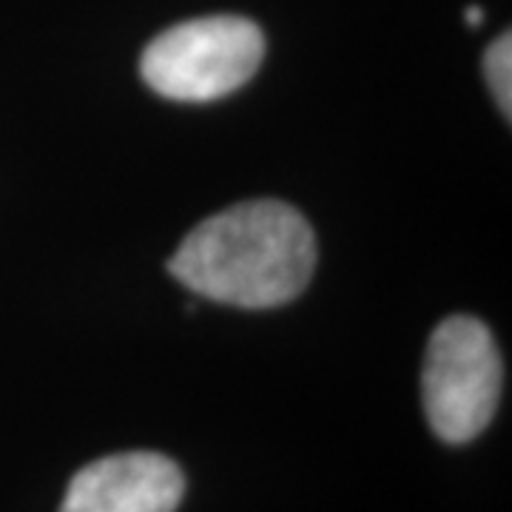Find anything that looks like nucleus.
<instances>
[{
    "mask_svg": "<svg viewBox=\"0 0 512 512\" xmlns=\"http://www.w3.org/2000/svg\"><path fill=\"white\" fill-rule=\"evenodd\" d=\"M313 268V228L296 208L276 200L239 202L208 217L168 262L188 291L248 311L293 302L308 288Z\"/></svg>",
    "mask_w": 512,
    "mask_h": 512,
    "instance_id": "nucleus-1",
    "label": "nucleus"
},
{
    "mask_svg": "<svg viewBox=\"0 0 512 512\" xmlns=\"http://www.w3.org/2000/svg\"><path fill=\"white\" fill-rule=\"evenodd\" d=\"M265 57L262 29L245 18L214 15L177 23L143 52L140 74L151 92L177 103H211L242 89Z\"/></svg>",
    "mask_w": 512,
    "mask_h": 512,
    "instance_id": "nucleus-2",
    "label": "nucleus"
},
{
    "mask_svg": "<svg viewBox=\"0 0 512 512\" xmlns=\"http://www.w3.org/2000/svg\"><path fill=\"white\" fill-rule=\"evenodd\" d=\"M504 387V362L493 333L473 316H450L430 336L421 402L444 444L478 439L493 421Z\"/></svg>",
    "mask_w": 512,
    "mask_h": 512,
    "instance_id": "nucleus-3",
    "label": "nucleus"
},
{
    "mask_svg": "<svg viewBox=\"0 0 512 512\" xmlns=\"http://www.w3.org/2000/svg\"><path fill=\"white\" fill-rule=\"evenodd\" d=\"M183 470L160 453H117L86 464L69 481L60 512H177Z\"/></svg>",
    "mask_w": 512,
    "mask_h": 512,
    "instance_id": "nucleus-4",
    "label": "nucleus"
},
{
    "mask_svg": "<svg viewBox=\"0 0 512 512\" xmlns=\"http://www.w3.org/2000/svg\"><path fill=\"white\" fill-rule=\"evenodd\" d=\"M484 72H487V83L495 94L498 109L504 111V117H512V37L510 32L495 37L484 55Z\"/></svg>",
    "mask_w": 512,
    "mask_h": 512,
    "instance_id": "nucleus-5",
    "label": "nucleus"
},
{
    "mask_svg": "<svg viewBox=\"0 0 512 512\" xmlns=\"http://www.w3.org/2000/svg\"><path fill=\"white\" fill-rule=\"evenodd\" d=\"M481 20H484V12H481L478 6H470V9H467V23H470V26H481Z\"/></svg>",
    "mask_w": 512,
    "mask_h": 512,
    "instance_id": "nucleus-6",
    "label": "nucleus"
}]
</instances>
